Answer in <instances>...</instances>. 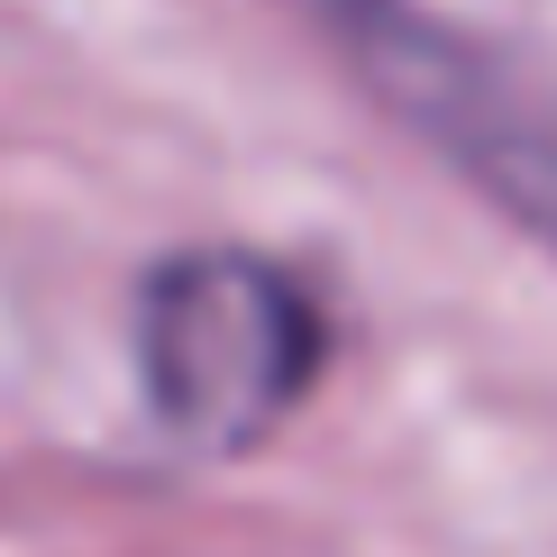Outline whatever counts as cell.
<instances>
[{
	"label": "cell",
	"instance_id": "6da1fadb",
	"mask_svg": "<svg viewBox=\"0 0 557 557\" xmlns=\"http://www.w3.org/2000/svg\"><path fill=\"white\" fill-rule=\"evenodd\" d=\"M330 320L257 247H183L137 293L147 411L201 457H247L311 403Z\"/></svg>",
	"mask_w": 557,
	"mask_h": 557
}]
</instances>
